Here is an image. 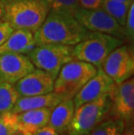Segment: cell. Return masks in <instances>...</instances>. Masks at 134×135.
<instances>
[{"instance_id":"26","label":"cell","mask_w":134,"mask_h":135,"mask_svg":"<svg viewBox=\"0 0 134 135\" xmlns=\"http://www.w3.org/2000/svg\"><path fill=\"white\" fill-rule=\"evenodd\" d=\"M4 3L5 0H0V20L4 17Z\"/></svg>"},{"instance_id":"14","label":"cell","mask_w":134,"mask_h":135,"mask_svg":"<svg viewBox=\"0 0 134 135\" xmlns=\"http://www.w3.org/2000/svg\"><path fill=\"white\" fill-rule=\"evenodd\" d=\"M67 99L64 95L56 91L42 94V95L29 96V97H19L14 105L11 113H18L22 112L32 110V109L52 107L57 105L63 99Z\"/></svg>"},{"instance_id":"25","label":"cell","mask_w":134,"mask_h":135,"mask_svg":"<svg viewBox=\"0 0 134 135\" xmlns=\"http://www.w3.org/2000/svg\"><path fill=\"white\" fill-rule=\"evenodd\" d=\"M34 135H60L55 129L49 126H45L43 128L39 129L38 131H37Z\"/></svg>"},{"instance_id":"30","label":"cell","mask_w":134,"mask_h":135,"mask_svg":"<svg viewBox=\"0 0 134 135\" xmlns=\"http://www.w3.org/2000/svg\"><path fill=\"white\" fill-rule=\"evenodd\" d=\"M3 81H2V79H1V78H0V84H1V83H2Z\"/></svg>"},{"instance_id":"4","label":"cell","mask_w":134,"mask_h":135,"mask_svg":"<svg viewBox=\"0 0 134 135\" xmlns=\"http://www.w3.org/2000/svg\"><path fill=\"white\" fill-rule=\"evenodd\" d=\"M111 109L110 94L80 105L75 109L65 135H88L99 122L110 116Z\"/></svg>"},{"instance_id":"21","label":"cell","mask_w":134,"mask_h":135,"mask_svg":"<svg viewBox=\"0 0 134 135\" xmlns=\"http://www.w3.org/2000/svg\"><path fill=\"white\" fill-rule=\"evenodd\" d=\"M18 131L15 113L8 112L0 114V135H13Z\"/></svg>"},{"instance_id":"23","label":"cell","mask_w":134,"mask_h":135,"mask_svg":"<svg viewBox=\"0 0 134 135\" xmlns=\"http://www.w3.org/2000/svg\"><path fill=\"white\" fill-rule=\"evenodd\" d=\"M13 31L14 29L7 21L0 22V45L9 38Z\"/></svg>"},{"instance_id":"22","label":"cell","mask_w":134,"mask_h":135,"mask_svg":"<svg viewBox=\"0 0 134 135\" xmlns=\"http://www.w3.org/2000/svg\"><path fill=\"white\" fill-rule=\"evenodd\" d=\"M125 39L129 40L130 42L133 41L134 37V4L132 3L128 11L126 20L124 25Z\"/></svg>"},{"instance_id":"15","label":"cell","mask_w":134,"mask_h":135,"mask_svg":"<svg viewBox=\"0 0 134 135\" xmlns=\"http://www.w3.org/2000/svg\"><path fill=\"white\" fill-rule=\"evenodd\" d=\"M75 113L72 98L63 99L52 108L48 126L52 127L60 135H65Z\"/></svg>"},{"instance_id":"3","label":"cell","mask_w":134,"mask_h":135,"mask_svg":"<svg viewBox=\"0 0 134 135\" xmlns=\"http://www.w3.org/2000/svg\"><path fill=\"white\" fill-rule=\"evenodd\" d=\"M124 40L109 34L90 31L85 38L73 46L75 59L101 68L106 57L124 44Z\"/></svg>"},{"instance_id":"29","label":"cell","mask_w":134,"mask_h":135,"mask_svg":"<svg viewBox=\"0 0 134 135\" xmlns=\"http://www.w3.org/2000/svg\"><path fill=\"white\" fill-rule=\"evenodd\" d=\"M116 1L125 2V3H132V2H133V0H116Z\"/></svg>"},{"instance_id":"16","label":"cell","mask_w":134,"mask_h":135,"mask_svg":"<svg viewBox=\"0 0 134 135\" xmlns=\"http://www.w3.org/2000/svg\"><path fill=\"white\" fill-rule=\"evenodd\" d=\"M36 46L33 33L26 30H14L0 45V55L8 53H29Z\"/></svg>"},{"instance_id":"19","label":"cell","mask_w":134,"mask_h":135,"mask_svg":"<svg viewBox=\"0 0 134 135\" xmlns=\"http://www.w3.org/2000/svg\"><path fill=\"white\" fill-rule=\"evenodd\" d=\"M19 95L13 85L2 82L0 84V114L11 112Z\"/></svg>"},{"instance_id":"7","label":"cell","mask_w":134,"mask_h":135,"mask_svg":"<svg viewBox=\"0 0 134 135\" xmlns=\"http://www.w3.org/2000/svg\"><path fill=\"white\" fill-rule=\"evenodd\" d=\"M74 17L88 31L109 34L125 40L124 27L100 8H78Z\"/></svg>"},{"instance_id":"28","label":"cell","mask_w":134,"mask_h":135,"mask_svg":"<svg viewBox=\"0 0 134 135\" xmlns=\"http://www.w3.org/2000/svg\"><path fill=\"white\" fill-rule=\"evenodd\" d=\"M13 135H31V134L24 133H22V132H20V131H18V132H16Z\"/></svg>"},{"instance_id":"20","label":"cell","mask_w":134,"mask_h":135,"mask_svg":"<svg viewBox=\"0 0 134 135\" xmlns=\"http://www.w3.org/2000/svg\"><path fill=\"white\" fill-rule=\"evenodd\" d=\"M49 11H66L74 15L79 7L78 0H38Z\"/></svg>"},{"instance_id":"24","label":"cell","mask_w":134,"mask_h":135,"mask_svg":"<svg viewBox=\"0 0 134 135\" xmlns=\"http://www.w3.org/2000/svg\"><path fill=\"white\" fill-rule=\"evenodd\" d=\"M102 0H78L79 7L85 9H97Z\"/></svg>"},{"instance_id":"27","label":"cell","mask_w":134,"mask_h":135,"mask_svg":"<svg viewBox=\"0 0 134 135\" xmlns=\"http://www.w3.org/2000/svg\"><path fill=\"white\" fill-rule=\"evenodd\" d=\"M123 135H134L133 127H132V126H131L130 125H128V127L125 128V133H124Z\"/></svg>"},{"instance_id":"18","label":"cell","mask_w":134,"mask_h":135,"mask_svg":"<svg viewBox=\"0 0 134 135\" xmlns=\"http://www.w3.org/2000/svg\"><path fill=\"white\" fill-rule=\"evenodd\" d=\"M133 3V2H132ZM132 3H125L116 0H102L99 7L124 27L129 8Z\"/></svg>"},{"instance_id":"8","label":"cell","mask_w":134,"mask_h":135,"mask_svg":"<svg viewBox=\"0 0 134 135\" xmlns=\"http://www.w3.org/2000/svg\"><path fill=\"white\" fill-rule=\"evenodd\" d=\"M101 69L112 79L114 84L129 79L134 73L132 47L122 45L114 49L105 59Z\"/></svg>"},{"instance_id":"1","label":"cell","mask_w":134,"mask_h":135,"mask_svg":"<svg viewBox=\"0 0 134 135\" xmlns=\"http://www.w3.org/2000/svg\"><path fill=\"white\" fill-rule=\"evenodd\" d=\"M90 31L79 24L66 11H49L40 27L33 33L36 45L61 44L74 46L82 41Z\"/></svg>"},{"instance_id":"5","label":"cell","mask_w":134,"mask_h":135,"mask_svg":"<svg viewBox=\"0 0 134 135\" xmlns=\"http://www.w3.org/2000/svg\"><path fill=\"white\" fill-rule=\"evenodd\" d=\"M97 71L98 68L90 63L77 59L68 62L60 69L54 80L53 91L66 98H73Z\"/></svg>"},{"instance_id":"12","label":"cell","mask_w":134,"mask_h":135,"mask_svg":"<svg viewBox=\"0 0 134 135\" xmlns=\"http://www.w3.org/2000/svg\"><path fill=\"white\" fill-rule=\"evenodd\" d=\"M53 78L41 69H34L14 84L19 97L42 95L53 91Z\"/></svg>"},{"instance_id":"2","label":"cell","mask_w":134,"mask_h":135,"mask_svg":"<svg viewBox=\"0 0 134 135\" xmlns=\"http://www.w3.org/2000/svg\"><path fill=\"white\" fill-rule=\"evenodd\" d=\"M49 9L38 0H5L4 21L14 30H26L32 33L44 23Z\"/></svg>"},{"instance_id":"10","label":"cell","mask_w":134,"mask_h":135,"mask_svg":"<svg viewBox=\"0 0 134 135\" xmlns=\"http://www.w3.org/2000/svg\"><path fill=\"white\" fill-rule=\"evenodd\" d=\"M114 82L101 68L85 83L72 99L75 109L88 102H92L105 95H109L114 86Z\"/></svg>"},{"instance_id":"9","label":"cell","mask_w":134,"mask_h":135,"mask_svg":"<svg viewBox=\"0 0 134 135\" xmlns=\"http://www.w3.org/2000/svg\"><path fill=\"white\" fill-rule=\"evenodd\" d=\"M112 109L110 115L117 117L130 125L134 116V79L115 84L110 93Z\"/></svg>"},{"instance_id":"17","label":"cell","mask_w":134,"mask_h":135,"mask_svg":"<svg viewBox=\"0 0 134 135\" xmlns=\"http://www.w3.org/2000/svg\"><path fill=\"white\" fill-rule=\"evenodd\" d=\"M125 128V121L110 115L99 122L88 135H123Z\"/></svg>"},{"instance_id":"11","label":"cell","mask_w":134,"mask_h":135,"mask_svg":"<svg viewBox=\"0 0 134 135\" xmlns=\"http://www.w3.org/2000/svg\"><path fill=\"white\" fill-rule=\"evenodd\" d=\"M34 69V65L24 53L0 55V78L3 82L14 85Z\"/></svg>"},{"instance_id":"13","label":"cell","mask_w":134,"mask_h":135,"mask_svg":"<svg viewBox=\"0 0 134 135\" xmlns=\"http://www.w3.org/2000/svg\"><path fill=\"white\" fill-rule=\"evenodd\" d=\"M52 110V107H44L16 113L18 131L34 135L37 131L48 125Z\"/></svg>"},{"instance_id":"6","label":"cell","mask_w":134,"mask_h":135,"mask_svg":"<svg viewBox=\"0 0 134 135\" xmlns=\"http://www.w3.org/2000/svg\"><path fill=\"white\" fill-rule=\"evenodd\" d=\"M28 54L34 66L46 71L54 79L65 64L75 59L72 45L61 44L36 45Z\"/></svg>"}]
</instances>
